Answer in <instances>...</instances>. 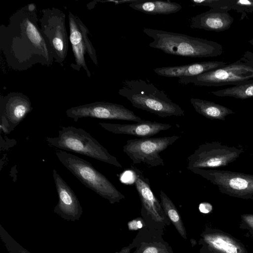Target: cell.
<instances>
[{
	"mask_svg": "<svg viewBox=\"0 0 253 253\" xmlns=\"http://www.w3.org/2000/svg\"><path fill=\"white\" fill-rule=\"evenodd\" d=\"M0 236L9 253H31L22 247L4 230H0Z\"/></svg>",
	"mask_w": 253,
	"mask_h": 253,
	"instance_id": "d4e9b609",
	"label": "cell"
},
{
	"mask_svg": "<svg viewBox=\"0 0 253 253\" xmlns=\"http://www.w3.org/2000/svg\"><path fill=\"white\" fill-rule=\"evenodd\" d=\"M118 93L128 100L133 107L162 118L180 117L184 114L179 105L148 81L141 79L125 80Z\"/></svg>",
	"mask_w": 253,
	"mask_h": 253,
	"instance_id": "3957f363",
	"label": "cell"
},
{
	"mask_svg": "<svg viewBox=\"0 0 253 253\" xmlns=\"http://www.w3.org/2000/svg\"><path fill=\"white\" fill-rule=\"evenodd\" d=\"M243 152L242 148L223 145L218 141L204 143L187 158V169H214L234 162Z\"/></svg>",
	"mask_w": 253,
	"mask_h": 253,
	"instance_id": "30bf717a",
	"label": "cell"
},
{
	"mask_svg": "<svg viewBox=\"0 0 253 253\" xmlns=\"http://www.w3.org/2000/svg\"><path fill=\"white\" fill-rule=\"evenodd\" d=\"M98 124L104 129L112 133L130 135L140 138H149L161 131L168 130L172 127L170 124L145 120L133 124L107 123H99Z\"/></svg>",
	"mask_w": 253,
	"mask_h": 253,
	"instance_id": "2e32d148",
	"label": "cell"
},
{
	"mask_svg": "<svg viewBox=\"0 0 253 253\" xmlns=\"http://www.w3.org/2000/svg\"><path fill=\"white\" fill-rule=\"evenodd\" d=\"M46 140L51 146L122 168L117 159L110 154L97 140L81 128L63 126L57 137H47Z\"/></svg>",
	"mask_w": 253,
	"mask_h": 253,
	"instance_id": "277c9868",
	"label": "cell"
},
{
	"mask_svg": "<svg viewBox=\"0 0 253 253\" xmlns=\"http://www.w3.org/2000/svg\"><path fill=\"white\" fill-rule=\"evenodd\" d=\"M128 5L133 9L148 14H169L182 9V6L178 3L162 0H137Z\"/></svg>",
	"mask_w": 253,
	"mask_h": 253,
	"instance_id": "d6986e66",
	"label": "cell"
},
{
	"mask_svg": "<svg viewBox=\"0 0 253 253\" xmlns=\"http://www.w3.org/2000/svg\"><path fill=\"white\" fill-rule=\"evenodd\" d=\"M249 42L253 45V39L249 41Z\"/></svg>",
	"mask_w": 253,
	"mask_h": 253,
	"instance_id": "1f68e13d",
	"label": "cell"
},
{
	"mask_svg": "<svg viewBox=\"0 0 253 253\" xmlns=\"http://www.w3.org/2000/svg\"><path fill=\"white\" fill-rule=\"evenodd\" d=\"M142 253H160V250L156 247L150 246L146 248Z\"/></svg>",
	"mask_w": 253,
	"mask_h": 253,
	"instance_id": "f1b7e54d",
	"label": "cell"
},
{
	"mask_svg": "<svg viewBox=\"0 0 253 253\" xmlns=\"http://www.w3.org/2000/svg\"><path fill=\"white\" fill-rule=\"evenodd\" d=\"M39 21L40 30L51 46L55 61L62 64L68 53L69 40L65 26V14L56 8L44 9Z\"/></svg>",
	"mask_w": 253,
	"mask_h": 253,
	"instance_id": "9c48e42d",
	"label": "cell"
},
{
	"mask_svg": "<svg viewBox=\"0 0 253 253\" xmlns=\"http://www.w3.org/2000/svg\"><path fill=\"white\" fill-rule=\"evenodd\" d=\"M228 64L223 61H203L186 65L156 68L153 69L159 76L169 78L196 76Z\"/></svg>",
	"mask_w": 253,
	"mask_h": 253,
	"instance_id": "ac0fdd59",
	"label": "cell"
},
{
	"mask_svg": "<svg viewBox=\"0 0 253 253\" xmlns=\"http://www.w3.org/2000/svg\"><path fill=\"white\" fill-rule=\"evenodd\" d=\"M56 155L61 163L86 187L91 189L110 204L125 198L109 180L88 161L66 151H58Z\"/></svg>",
	"mask_w": 253,
	"mask_h": 253,
	"instance_id": "5b68a950",
	"label": "cell"
},
{
	"mask_svg": "<svg viewBox=\"0 0 253 253\" xmlns=\"http://www.w3.org/2000/svg\"><path fill=\"white\" fill-rule=\"evenodd\" d=\"M160 195L161 205L165 214L170 219L180 235L186 239L185 228L177 208L162 190L160 191Z\"/></svg>",
	"mask_w": 253,
	"mask_h": 253,
	"instance_id": "7402d4cb",
	"label": "cell"
},
{
	"mask_svg": "<svg viewBox=\"0 0 253 253\" xmlns=\"http://www.w3.org/2000/svg\"><path fill=\"white\" fill-rule=\"evenodd\" d=\"M190 101L198 113L211 120L224 121L227 116L235 114L230 109L211 101L195 98Z\"/></svg>",
	"mask_w": 253,
	"mask_h": 253,
	"instance_id": "ffe728a7",
	"label": "cell"
},
{
	"mask_svg": "<svg viewBox=\"0 0 253 253\" xmlns=\"http://www.w3.org/2000/svg\"><path fill=\"white\" fill-rule=\"evenodd\" d=\"M134 176V182L140 198L143 211L152 219L163 222L165 214L161 203L154 195L149 179L133 164L130 165Z\"/></svg>",
	"mask_w": 253,
	"mask_h": 253,
	"instance_id": "9a60e30c",
	"label": "cell"
},
{
	"mask_svg": "<svg viewBox=\"0 0 253 253\" xmlns=\"http://www.w3.org/2000/svg\"><path fill=\"white\" fill-rule=\"evenodd\" d=\"M191 171L216 185L222 193L244 199L253 197V174L215 169H194Z\"/></svg>",
	"mask_w": 253,
	"mask_h": 253,
	"instance_id": "52a82bcc",
	"label": "cell"
},
{
	"mask_svg": "<svg viewBox=\"0 0 253 253\" xmlns=\"http://www.w3.org/2000/svg\"><path fill=\"white\" fill-rule=\"evenodd\" d=\"M253 79V52L246 51L233 63L196 76L179 78L178 83L211 87L234 85Z\"/></svg>",
	"mask_w": 253,
	"mask_h": 253,
	"instance_id": "8992f818",
	"label": "cell"
},
{
	"mask_svg": "<svg viewBox=\"0 0 253 253\" xmlns=\"http://www.w3.org/2000/svg\"><path fill=\"white\" fill-rule=\"evenodd\" d=\"M193 5L209 6L211 9H220L229 11V0H190Z\"/></svg>",
	"mask_w": 253,
	"mask_h": 253,
	"instance_id": "484cf974",
	"label": "cell"
},
{
	"mask_svg": "<svg viewBox=\"0 0 253 253\" xmlns=\"http://www.w3.org/2000/svg\"><path fill=\"white\" fill-rule=\"evenodd\" d=\"M38 21L36 11H30L26 6L12 15L6 25H1L0 47L11 68L24 71L37 64H52V50Z\"/></svg>",
	"mask_w": 253,
	"mask_h": 253,
	"instance_id": "6da1fadb",
	"label": "cell"
},
{
	"mask_svg": "<svg viewBox=\"0 0 253 253\" xmlns=\"http://www.w3.org/2000/svg\"><path fill=\"white\" fill-rule=\"evenodd\" d=\"M180 136L172 135L129 139L123 147V151L132 160L133 165L141 163L149 167L164 166L160 153L178 140Z\"/></svg>",
	"mask_w": 253,
	"mask_h": 253,
	"instance_id": "ba28073f",
	"label": "cell"
},
{
	"mask_svg": "<svg viewBox=\"0 0 253 253\" xmlns=\"http://www.w3.org/2000/svg\"><path fill=\"white\" fill-rule=\"evenodd\" d=\"M246 219H247V222L253 227V215H249L245 216Z\"/></svg>",
	"mask_w": 253,
	"mask_h": 253,
	"instance_id": "f546056e",
	"label": "cell"
},
{
	"mask_svg": "<svg viewBox=\"0 0 253 253\" xmlns=\"http://www.w3.org/2000/svg\"><path fill=\"white\" fill-rule=\"evenodd\" d=\"M206 240L214 248L225 253H238V248L228 238L221 236H210Z\"/></svg>",
	"mask_w": 253,
	"mask_h": 253,
	"instance_id": "603a6c76",
	"label": "cell"
},
{
	"mask_svg": "<svg viewBox=\"0 0 253 253\" xmlns=\"http://www.w3.org/2000/svg\"><path fill=\"white\" fill-rule=\"evenodd\" d=\"M212 209V206L208 203H202L199 205L200 211L204 213H209Z\"/></svg>",
	"mask_w": 253,
	"mask_h": 253,
	"instance_id": "4316f807",
	"label": "cell"
},
{
	"mask_svg": "<svg viewBox=\"0 0 253 253\" xmlns=\"http://www.w3.org/2000/svg\"><path fill=\"white\" fill-rule=\"evenodd\" d=\"M234 21L228 11L220 9H210L191 18L190 26L193 29L216 32L229 29Z\"/></svg>",
	"mask_w": 253,
	"mask_h": 253,
	"instance_id": "e0dca14e",
	"label": "cell"
},
{
	"mask_svg": "<svg viewBox=\"0 0 253 253\" xmlns=\"http://www.w3.org/2000/svg\"><path fill=\"white\" fill-rule=\"evenodd\" d=\"M52 174L58 197L54 212L67 221L79 220L83 210L77 196L56 169Z\"/></svg>",
	"mask_w": 253,
	"mask_h": 253,
	"instance_id": "5bb4252c",
	"label": "cell"
},
{
	"mask_svg": "<svg viewBox=\"0 0 253 253\" xmlns=\"http://www.w3.org/2000/svg\"><path fill=\"white\" fill-rule=\"evenodd\" d=\"M228 8L241 14L240 20L253 13V0H229Z\"/></svg>",
	"mask_w": 253,
	"mask_h": 253,
	"instance_id": "cb8c5ba5",
	"label": "cell"
},
{
	"mask_svg": "<svg viewBox=\"0 0 253 253\" xmlns=\"http://www.w3.org/2000/svg\"><path fill=\"white\" fill-rule=\"evenodd\" d=\"M68 19L69 41L75 58V63L71 66L78 71L82 68L90 78L91 73L86 65L85 56L87 54L96 65L98 64V61L95 48L87 36L88 30L82 21L72 13L69 12Z\"/></svg>",
	"mask_w": 253,
	"mask_h": 253,
	"instance_id": "7c38bea8",
	"label": "cell"
},
{
	"mask_svg": "<svg viewBox=\"0 0 253 253\" xmlns=\"http://www.w3.org/2000/svg\"><path fill=\"white\" fill-rule=\"evenodd\" d=\"M143 32L152 38V48L170 55L203 58L217 57L223 53L220 43L207 39L169 31L144 28Z\"/></svg>",
	"mask_w": 253,
	"mask_h": 253,
	"instance_id": "7a4b0ae2",
	"label": "cell"
},
{
	"mask_svg": "<svg viewBox=\"0 0 253 253\" xmlns=\"http://www.w3.org/2000/svg\"><path fill=\"white\" fill-rule=\"evenodd\" d=\"M67 117L77 122L82 118L100 119L130 121L136 123L144 120L136 116L133 112L122 105L103 101H97L68 109Z\"/></svg>",
	"mask_w": 253,
	"mask_h": 253,
	"instance_id": "8fae6325",
	"label": "cell"
},
{
	"mask_svg": "<svg viewBox=\"0 0 253 253\" xmlns=\"http://www.w3.org/2000/svg\"><path fill=\"white\" fill-rule=\"evenodd\" d=\"M33 109L28 96L22 93L11 92L1 96L0 128L4 132L12 131Z\"/></svg>",
	"mask_w": 253,
	"mask_h": 253,
	"instance_id": "4fadbf2b",
	"label": "cell"
},
{
	"mask_svg": "<svg viewBox=\"0 0 253 253\" xmlns=\"http://www.w3.org/2000/svg\"><path fill=\"white\" fill-rule=\"evenodd\" d=\"M28 10L30 11L33 12L36 11V6L35 4L31 3L27 5Z\"/></svg>",
	"mask_w": 253,
	"mask_h": 253,
	"instance_id": "4dcf8cb0",
	"label": "cell"
},
{
	"mask_svg": "<svg viewBox=\"0 0 253 253\" xmlns=\"http://www.w3.org/2000/svg\"><path fill=\"white\" fill-rule=\"evenodd\" d=\"M210 93L218 97H232L241 99L251 98L253 97V79Z\"/></svg>",
	"mask_w": 253,
	"mask_h": 253,
	"instance_id": "44dd1931",
	"label": "cell"
},
{
	"mask_svg": "<svg viewBox=\"0 0 253 253\" xmlns=\"http://www.w3.org/2000/svg\"><path fill=\"white\" fill-rule=\"evenodd\" d=\"M142 223L140 220H134L128 223V226L130 230H137L142 227Z\"/></svg>",
	"mask_w": 253,
	"mask_h": 253,
	"instance_id": "83f0119b",
	"label": "cell"
}]
</instances>
